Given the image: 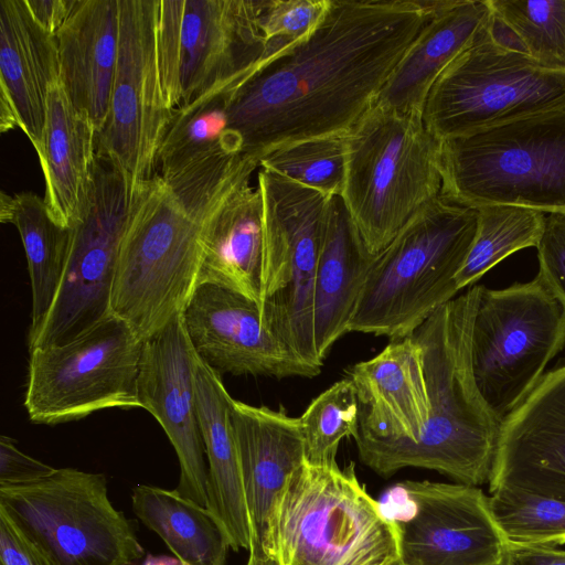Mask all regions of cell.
Wrapping results in <instances>:
<instances>
[{
  "mask_svg": "<svg viewBox=\"0 0 565 565\" xmlns=\"http://www.w3.org/2000/svg\"><path fill=\"white\" fill-rule=\"evenodd\" d=\"M330 1H265L262 28L267 45V60L307 38L326 14Z\"/></svg>",
  "mask_w": 565,
  "mask_h": 565,
  "instance_id": "37",
  "label": "cell"
},
{
  "mask_svg": "<svg viewBox=\"0 0 565 565\" xmlns=\"http://www.w3.org/2000/svg\"><path fill=\"white\" fill-rule=\"evenodd\" d=\"M257 185L264 207V326L297 358L321 369L313 344V286L334 196L262 167Z\"/></svg>",
  "mask_w": 565,
  "mask_h": 565,
  "instance_id": "8",
  "label": "cell"
},
{
  "mask_svg": "<svg viewBox=\"0 0 565 565\" xmlns=\"http://www.w3.org/2000/svg\"><path fill=\"white\" fill-rule=\"evenodd\" d=\"M56 41L61 83L98 134L107 117L117 64L118 0H77Z\"/></svg>",
  "mask_w": 565,
  "mask_h": 565,
  "instance_id": "26",
  "label": "cell"
},
{
  "mask_svg": "<svg viewBox=\"0 0 565 565\" xmlns=\"http://www.w3.org/2000/svg\"><path fill=\"white\" fill-rule=\"evenodd\" d=\"M0 565H50L0 509Z\"/></svg>",
  "mask_w": 565,
  "mask_h": 565,
  "instance_id": "40",
  "label": "cell"
},
{
  "mask_svg": "<svg viewBox=\"0 0 565 565\" xmlns=\"http://www.w3.org/2000/svg\"><path fill=\"white\" fill-rule=\"evenodd\" d=\"M0 509L50 565H135L145 554L104 473L55 468L38 481L0 487Z\"/></svg>",
  "mask_w": 565,
  "mask_h": 565,
  "instance_id": "9",
  "label": "cell"
},
{
  "mask_svg": "<svg viewBox=\"0 0 565 565\" xmlns=\"http://www.w3.org/2000/svg\"><path fill=\"white\" fill-rule=\"evenodd\" d=\"M479 289L473 286L446 302L412 333L424 353L429 417L415 443L361 457L374 472L388 477L416 467L462 484L489 482L502 424L482 397L472 371L471 337Z\"/></svg>",
  "mask_w": 565,
  "mask_h": 565,
  "instance_id": "2",
  "label": "cell"
},
{
  "mask_svg": "<svg viewBox=\"0 0 565 565\" xmlns=\"http://www.w3.org/2000/svg\"><path fill=\"white\" fill-rule=\"evenodd\" d=\"M263 0H158L163 95L174 111L212 88L244 82L267 61Z\"/></svg>",
  "mask_w": 565,
  "mask_h": 565,
  "instance_id": "11",
  "label": "cell"
},
{
  "mask_svg": "<svg viewBox=\"0 0 565 565\" xmlns=\"http://www.w3.org/2000/svg\"><path fill=\"white\" fill-rule=\"evenodd\" d=\"M196 353L182 313L143 341L138 399L161 425L177 454L180 478L174 489L203 507L207 502V463L195 403Z\"/></svg>",
  "mask_w": 565,
  "mask_h": 565,
  "instance_id": "18",
  "label": "cell"
},
{
  "mask_svg": "<svg viewBox=\"0 0 565 565\" xmlns=\"http://www.w3.org/2000/svg\"><path fill=\"white\" fill-rule=\"evenodd\" d=\"M136 516L158 534L181 565H225L228 537L214 515L174 489L149 484L132 489Z\"/></svg>",
  "mask_w": 565,
  "mask_h": 565,
  "instance_id": "30",
  "label": "cell"
},
{
  "mask_svg": "<svg viewBox=\"0 0 565 565\" xmlns=\"http://www.w3.org/2000/svg\"><path fill=\"white\" fill-rule=\"evenodd\" d=\"M143 341L110 313L70 341L30 352L24 406L35 424L57 425L106 408L140 407Z\"/></svg>",
  "mask_w": 565,
  "mask_h": 565,
  "instance_id": "13",
  "label": "cell"
},
{
  "mask_svg": "<svg viewBox=\"0 0 565 565\" xmlns=\"http://www.w3.org/2000/svg\"><path fill=\"white\" fill-rule=\"evenodd\" d=\"M440 195L565 213V104L440 140Z\"/></svg>",
  "mask_w": 565,
  "mask_h": 565,
  "instance_id": "6",
  "label": "cell"
},
{
  "mask_svg": "<svg viewBox=\"0 0 565 565\" xmlns=\"http://www.w3.org/2000/svg\"><path fill=\"white\" fill-rule=\"evenodd\" d=\"M51 216L71 227L87 206L97 157V130L73 105L61 79L47 96L46 120L36 152Z\"/></svg>",
  "mask_w": 565,
  "mask_h": 565,
  "instance_id": "27",
  "label": "cell"
},
{
  "mask_svg": "<svg viewBox=\"0 0 565 565\" xmlns=\"http://www.w3.org/2000/svg\"><path fill=\"white\" fill-rule=\"evenodd\" d=\"M477 228V209L441 195L428 203L375 256L349 332L411 335L459 291Z\"/></svg>",
  "mask_w": 565,
  "mask_h": 565,
  "instance_id": "4",
  "label": "cell"
},
{
  "mask_svg": "<svg viewBox=\"0 0 565 565\" xmlns=\"http://www.w3.org/2000/svg\"><path fill=\"white\" fill-rule=\"evenodd\" d=\"M242 83L216 86L175 109L159 150L157 174L199 222L250 159L226 122L228 99Z\"/></svg>",
  "mask_w": 565,
  "mask_h": 565,
  "instance_id": "17",
  "label": "cell"
},
{
  "mask_svg": "<svg viewBox=\"0 0 565 565\" xmlns=\"http://www.w3.org/2000/svg\"><path fill=\"white\" fill-rule=\"evenodd\" d=\"M130 193L120 168L97 153L87 206L71 226L60 289L42 323L28 334L29 351L70 341L111 313L110 295Z\"/></svg>",
  "mask_w": 565,
  "mask_h": 565,
  "instance_id": "15",
  "label": "cell"
},
{
  "mask_svg": "<svg viewBox=\"0 0 565 565\" xmlns=\"http://www.w3.org/2000/svg\"><path fill=\"white\" fill-rule=\"evenodd\" d=\"M195 403L207 460L206 508L226 533L231 548L250 550L253 531L232 419L233 397L221 373L198 354Z\"/></svg>",
  "mask_w": 565,
  "mask_h": 565,
  "instance_id": "25",
  "label": "cell"
},
{
  "mask_svg": "<svg viewBox=\"0 0 565 565\" xmlns=\"http://www.w3.org/2000/svg\"><path fill=\"white\" fill-rule=\"evenodd\" d=\"M490 493L492 516L508 543L545 546L565 543V501L509 488Z\"/></svg>",
  "mask_w": 565,
  "mask_h": 565,
  "instance_id": "34",
  "label": "cell"
},
{
  "mask_svg": "<svg viewBox=\"0 0 565 565\" xmlns=\"http://www.w3.org/2000/svg\"><path fill=\"white\" fill-rule=\"evenodd\" d=\"M443 0H331L303 40L231 94L227 130L260 160L285 146L347 135L375 105Z\"/></svg>",
  "mask_w": 565,
  "mask_h": 565,
  "instance_id": "1",
  "label": "cell"
},
{
  "mask_svg": "<svg viewBox=\"0 0 565 565\" xmlns=\"http://www.w3.org/2000/svg\"><path fill=\"white\" fill-rule=\"evenodd\" d=\"M77 0H25L34 20L55 35L72 13Z\"/></svg>",
  "mask_w": 565,
  "mask_h": 565,
  "instance_id": "41",
  "label": "cell"
},
{
  "mask_svg": "<svg viewBox=\"0 0 565 565\" xmlns=\"http://www.w3.org/2000/svg\"><path fill=\"white\" fill-rule=\"evenodd\" d=\"M492 21L488 0H443L375 104L423 116L426 98L438 76Z\"/></svg>",
  "mask_w": 565,
  "mask_h": 565,
  "instance_id": "28",
  "label": "cell"
},
{
  "mask_svg": "<svg viewBox=\"0 0 565 565\" xmlns=\"http://www.w3.org/2000/svg\"><path fill=\"white\" fill-rule=\"evenodd\" d=\"M0 221L18 230L24 248L32 290L29 333L49 312L60 289L71 245V227L58 224L49 213L44 198L32 192L9 195L1 192Z\"/></svg>",
  "mask_w": 565,
  "mask_h": 565,
  "instance_id": "31",
  "label": "cell"
},
{
  "mask_svg": "<svg viewBox=\"0 0 565 565\" xmlns=\"http://www.w3.org/2000/svg\"><path fill=\"white\" fill-rule=\"evenodd\" d=\"M259 162L252 159L200 221L201 282L232 289L256 301L262 294L264 207L250 183Z\"/></svg>",
  "mask_w": 565,
  "mask_h": 565,
  "instance_id": "23",
  "label": "cell"
},
{
  "mask_svg": "<svg viewBox=\"0 0 565 565\" xmlns=\"http://www.w3.org/2000/svg\"><path fill=\"white\" fill-rule=\"evenodd\" d=\"M119 41L109 106L97 153L111 159L130 188L157 175L158 156L173 111L162 89L158 0H118Z\"/></svg>",
  "mask_w": 565,
  "mask_h": 565,
  "instance_id": "14",
  "label": "cell"
},
{
  "mask_svg": "<svg viewBox=\"0 0 565 565\" xmlns=\"http://www.w3.org/2000/svg\"><path fill=\"white\" fill-rule=\"evenodd\" d=\"M347 135L298 141L264 157L259 167L330 196H340L345 179Z\"/></svg>",
  "mask_w": 565,
  "mask_h": 565,
  "instance_id": "36",
  "label": "cell"
},
{
  "mask_svg": "<svg viewBox=\"0 0 565 565\" xmlns=\"http://www.w3.org/2000/svg\"><path fill=\"white\" fill-rule=\"evenodd\" d=\"M248 552L249 557L246 565H277L273 559L263 555L255 548H250Z\"/></svg>",
  "mask_w": 565,
  "mask_h": 565,
  "instance_id": "43",
  "label": "cell"
},
{
  "mask_svg": "<svg viewBox=\"0 0 565 565\" xmlns=\"http://www.w3.org/2000/svg\"><path fill=\"white\" fill-rule=\"evenodd\" d=\"M536 249L540 265L537 276L565 306V213L545 216Z\"/></svg>",
  "mask_w": 565,
  "mask_h": 565,
  "instance_id": "38",
  "label": "cell"
},
{
  "mask_svg": "<svg viewBox=\"0 0 565 565\" xmlns=\"http://www.w3.org/2000/svg\"><path fill=\"white\" fill-rule=\"evenodd\" d=\"M232 419L253 531L250 548L259 550L278 492L306 460L300 419L284 406L273 409L234 398Z\"/></svg>",
  "mask_w": 565,
  "mask_h": 565,
  "instance_id": "24",
  "label": "cell"
},
{
  "mask_svg": "<svg viewBox=\"0 0 565 565\" xmlns=\"http://www.w3.org/2000/svg\"><path fill=\"white\" fill-rule=\"evenodd\" d=\"M182 318L195 353L220 373L281 379L313 377L321 371L266 329L256 301L232 289L199 284Z\"/></svg>",
  "mask_w": 565,
  "mask_h": 565,
  "instance_id": "19",
  "label": "cell"
},
{
  "mask_svg": "<svg viewBox=\"0 0 565 565\" xmlns=\"http://www.w3.org/2000/svg\"><path fill=\"white\" fill-rule=\"evenodd\" d=\"M489 484L565 501V364L503 420Z\"/></svg>",
  "mask_w": 565,
  "mask_h": 565,
  "instance_id": "21",
  "label": "cell"
},
{
  "mask_svg": "<svg viewBox=\"0 0 565 565\" xmlns=\"http://www.w3.org/2000/svg\"><path fill=\"white\" fill-rule=\"evenodd\" d=\"M392 490L399 565H505L509 543L479 488L407 480Z\"/></svg>",
  "mask_w": 565,
  "mask_h": 565,
  "instance_id": "16",
  "label": "cell"
},
{
  "mask_svg": "<svg viewBox=\"0 0 565 565\" xmlns=\"http://www.w3.org/2000/svg\"><path fill=\"white\" fill-rule=\"evenodd\" d=\"M359 398L353 437L359 457L415 443L427 424L430 401L424 353L413 334L391 340L374 358L348 370Z\"/></svg>",
  "mask_w": 565,
  "mask_h": 565,
  "instance_id": "20",
  "label": "cell"
},
{
  "mask_svg": "<svg viewBox=\"0 0 565 565\" xmlns=\"http://www.w3.org/2000/svg\"><path fill=\"white\" fill-rule=\"evenodd\" d=\"M493 24L494 18L428 93L423 120L438 140L565 104V72L505 44Z\"/></svg>",
  "mask_w": 565,
  "mask_h": 565,
  "instance_id": "12",
  "label": "cell"
},
{
  "mask_svg": "<svg viewBox=\"0 0 565 565\" xmlns=\"http://www.w3.org/2000/svg\"><path fill=\"white\" fill-rule=\"evenodd\" d=\"M477 210L476 237L457 276L459 290L480 279L509 255L536 247L546 216L540 211L516 205L490 204Z\"/></svg>",
  "mask_w": 565,
  "mask_h": 565,
  "instance_id": "32",
  "label": "cell"
},
{
  "mask_svg": "<svg viewBox=\"0 0 565 565\" xmlns=\"http://www.w3.org/2000/svg\"><path fill=\"white\" fill-rule=\"evenodd\" d=\"M440 140L423 116L375 104L347 134L340 195L376 256L441 193Z\"/></svg>",
  "mask_w": 565,
  "mask_h": 565,
  "instance_id": "5",
  "label": "cell"
},
{
  "mask_svg": "<svg viewBox=\"0 0 565 565\" xmlns=\"http://www.w3.org/2000/svg\"><path fill=\"white\" fill-rule=\"evenodd\" d=\"M54 470L52 466L21 451L11 437H0V487L28 484Z\"/></svg>",
  "mask_w": 565,
  "mask_h": 565,
  "instance_id": "39",
  "label": "cell"
},
{
  "mask_svg": "<svg viewBox=\"0 0 565 565\" xmlns=\"http://www.w3.org/2000/svg\"><path fill=\"white\" fill-rule=\"evenodd\" d=\"M201 224L157 174L131 189L110 311L146 341L182 313L199 285Z\"/></svg>",
  "mask_w": 565,
  "mask_h": 565,
  "instance_id": "7",
  "label": "cell"
},
{
  "mask_svg": "<svg viewBox=\"0 0 565 565\" xmlns=\"http://www.w3.org/2000/svg\"><path fill=\"white\" fill-rule=\"evenodd\" d=\"M56 36L32 17L25 0H0V129L20 128L38 152L47 96L60 81Z\"/></svg>",
  "mask_w": 565,
  "mask_h": 565,
  "instance_id": "22",
  "label": "cell"
},
{
  "mask_svg": "<svg viewBox=\"0 0 565 565\" xmlns=\"http://www.w3.org/2000/svg\"><path fill=\"white\" fill-rule=\"evenodd\" d=\"M374 258L341 198L334 196L313 286V344L322 364L334 343L349 332Z\"/></svg>",
  "mask_w": 565,
  "mask_h": 565,
  "instance_id": "29",
  "label": "cell"
},
{
  "mask_svg": "<svg viewBox=\"0 0 565 565\" xmlns=\"http://www.w3.org/2000/svg\"><path fill=\"white\" fill-rule=\"evenodd\" d=\"M494 22L542 67L565 72V0H488Z\"/></svg>",
  "mask_w": 565,
  "mask_h": 565,
  "instance_id": "33",
  "label": "cell"
},
{
  "mask_svg": "<svg viewBox=\"0 0 565 565\" xmlns=\"http://www.w3.org/2000/svg\"><path fill=\"white\" fill-rule=\"evenodd\" d=\"M359 398L347 376L311 401L299 417L306 460L312 465H334L340 441L354 437L359 426Z\"/></svg>",
  "mask_w": 565,
  "mask_h": 565,
  "instance_id": "35",
  "label": "cell"
},
{
  "mask_svg": "<svg viewBox=\"0 0 565 565\" xmlns=\"http://www.w3.org/2000/svg\"><path fill=\"white\" fill-rule=\"evenodd\" d=\"M565 347V306L536 276L504 289L480 286L471 337L477 386L502 424Z\"/></svg>",
  "mask_w": 565,
  "mask_h": 565,
  "instance_id": "10",
  "label": "cell"
},
{
  "mask_svg": "<svg viewBox=\"0 0 565 565\" xmlns=\"http://www.w3.org/2000/svg\"><path fill=\"white\" fill-rule=\"evenodd\" d=\"M505 565H565V551L545 545L509 543Z\"/></svg>",
  "mask_w": 565,
  "mask_h": 565,
  "instance_id": "42",
  "label": "cell"
},
{
  "mask_svg": "<svg viewBox=\"0 0 565 565\" xmlns=\"http://www.w3.org/2000/svg\"><path fill=\"white\" fill-rule=\"evenodd\" d=\"M257 551L277 565H399L396 524L353 462L305 460L278 492Z\"/></svg>",
  "mask_w": 565,
  "mask_h": 565,
  "instance_id": "3",
  "label": "cell"
}]
</instances>
